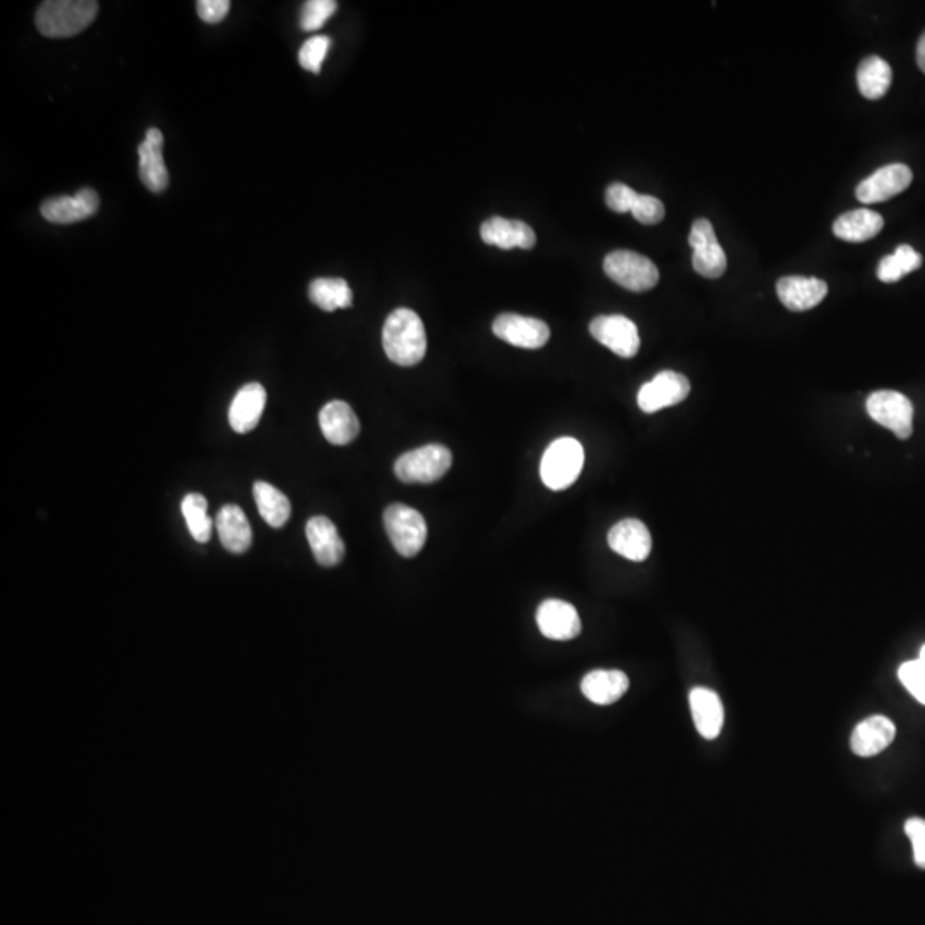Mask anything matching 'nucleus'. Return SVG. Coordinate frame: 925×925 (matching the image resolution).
<instances>
[{"label": "nucleus", "mask_w": 925, "mask_h": 925, "mask_svg": "<svg viewBox=\"0 0 925 925\" xmlns=\"http://www.w3.org/2000/svg\"><path fill=\"white\" fill-rule=\"evenodd\" d=\"M319 425L324 437L335 446H347L360 432V422L352 406L345 401H331L319 413Z\"/></svg>", "instance_id": "obj_20"}, {"label": "nucleus", "mask_w": 925, "mask_h": 925, "mask_svg": "<svg viewBox=\"0 0 925 925\" xmlns=\"http://www.w3.org/2000/svg\"><path fill=\"white\" fill-rule=\"evenodd\" d=\"M603 271L610 280L629 292H648L657 287L660 273L655 263L638 252L615 251L603 261Z\"/></svg>", "instance_id": "obj_5"}, {"label": "nucleus", "mask_w": 925, "mask_h": 925, "mask_svg": "<svg viewBox=\"0 0 925 925\" xmlns=\"http://www.w3.org/2000/svg\"><path fill=\"white\" fill-rule=\"evenodd\" d=\"M891 81H893V71L886 60L871 55L860 62L859 69H857V84H859L860 95L866 96L867 100L883 98L890 90Z\"/></svg>", "instance_id": "obj_26"}, {"label": "nucleus", "mask_w": 925, "mask_h": 925, "mask_svg": "<svg viewBox=\"0 0 925 925\" xmlns=\"http://www.w3.org/2000/svg\"><path fill=\"white\" fill-rule=\"evenodd\" d=\"M329 47H331V38L329 36H312L300 48V66L304 67L305 71L319 74L321 67H323L324 59L328 55Z\"/></svg>", "instance_id": "obj_33"}, {"label": "nucleus", "mask_w": 925, "mask_h": 925, "mask_svg": "<svg viewBox=\"0 0 925 925\" xmlns=\"http://www.w3.org/2000/svg\"><path fill=\"white\" fill-rule=\"evenodd\" d=\"M451 461L448 448L429 444L400 456L394 463V473L405 484H432L448 473Z\"/></svg>", "instance_id": "obj_4"}, {"label": "nucleus", "mask_w": 925, "mask_h": 925, "mask_svg": "<svg viewBox=\"0 0 925 925\" xmlns=\"http://www.w3.org/2000/svg\"><path fill=\"white\" fill-rule=\"evenodd\" d=\"M182 514L189 526L192 538L199 544H206L213 533V521L208 516V501L203 494H187L182 501Z\"/></svg>", "instance_id": "obj_30"}, {"label": "nucleus", "mask_w": 925, "mask_h": 925, "mask_svg": "<svg viewBox=\"0 0 925 925\" xmlns=\"http://www.w3.org/2000/svg\"><path fill=\"white\" fill-rule=\"evenodd\" d=\"M230 6L232 4L228 0H199L196 7L197 14L204 23L216 24L227 18Z\"/></svg>", "instance_id": "obj_38"}, {"label": "nucleus", "mask_w": 925, "mask_h": 925, "mask_svg": "<svg viewBox=\"0 0 925 925\" xmlns=\"http://www.w3.org/2000/svg\"><path fill=\"white\" fill-rule=\"evenodd\" d=\"M896 727L890 718L883 715L867 718L864 722L857 725V729L852 734L850 746L852 751L860 758H872L878 756L886 747L891 746L895 740Z\"/></svg>", "instance_id": "obj_21"}, {"label": "nucleus", "mask_w": 925, "mask_h": 925, "mask_svg": "<svg viewBox=\"0 0 925 925\" xmlns=\"http://www.w3.org/2000/svg\"><path fill=\"white\" fill-rule=\"evenodd\" d=\"M922 256L910 245H898L890 256L883 257L878 266V278L883 283H896L903 276L920 268Z\"/></svg>", "instance_id": "obj_29"}, {"label": "nucleus", "mask_w": 925, "mask_h": 925, "mask_svg": "<svg viewBox=\"0 0 925 925\" xmlns=\"http://www.w3.org/2000/svg\"><path fill=\"white\" fill-rule=\"evenodd\" d=\"M268 394L259 382H249L239 393L235 394L230 410L228 422L237 434H247L256 429L266 406Z\"/></svg>", "instance_id": "obj_16"}, {"label": "nucleus", "mask_w": 925, "mask_h": 925, "mask_svg": "<svg viewBox=\"0 0 925 925\" xmlns=\"http://www.w3.org/2000/svg\"><path fill=\"white\" fill-rule=\"evenodd\" d=\"M492 331L499 340L526 350L542 348L550 338L549 326L544 321L511 312L497 316L492 324Z\"/></svg>", "instance_id": "obj_10"}, {"label": "nucleus", "mask_w": 925, "mask_h": 925, "mask_svg": "<svg viewBox=\"0 0 925 925\" xmlns=\"http://www.w3.org/2000/svg\"><path fill=\"white\" fill-rule=\"evenodd\" d=\"M252 492H254L257 509L263 516V520L273 528L285 526L292 514V504L288 501V497L281 490L266 482H256Z\"/></svg>", "instance_id": "obj_27"}, {"label": "nucleus", "mask_w": 925, "mask_h": 925, "mask_svg": "<svg viewBox=\"0 0 925 925\" xmlns=\"http://www.w3.org/2000/svg\"><path fill=\"white\" fill-rule=\"evenodd\" d=\"M631 213L643 225H657L665 218V206L657 197L639 194Z\"/></svg>", "instance_id": "obj_35"}, {"label": "nucleus", "mask_w": 925, "mask_h": 925, "mask_svg": "<svg viewBox=\"0 0 925 925\" xmlns=\"http://www.w3.org/2000/svg\"><path fill=\"white\" fill-rule=\"evenodd\" d=\"M689 391L691 384L686 376L674 370H663L641 386L638 405L645 413H657L663 408L679 405L689 396Z\"/></svg>", "instance_id": "obj_9"}, {"label": "nucleus", "mask_w": 925, "mask_h": 925, "mask_svg": "<svg viewBox=\"0 0 925 925\" xmlns=\"http://www.w3.org/2000/svg\"><path fill=\"white\" fill-rule=\"evenodd\" d=\"M638 192L626 184H612L605 192V203L615 213H629L633 211L634 203L638 199Z\"/></svg>", "instance_id": "obj_36"}, {"label": "nucleus", "mask_w": 925, "mask_h": 925, "mask_svg": "<svg viewBox=\"0 0 925 925\" xmlns=\"http://www.w3.org/2000/svg\"><path fill=\"white\" fill-rule=\"evenodd\" d=\"M689 705L699 734L705 739H717L725 718L720 696L708 687H694L689 694Z\"/></svg>", "instance_id": "obj_22"}, {"label": "nucleus", "mask_w": 925, "mask_h": 925, "mask_svg": "<svg viewBox=\"0 0 925 925\" xmlns=\"http://www.w3.org/2000/svg\"><path fill=\"white\" fill-rule=\"evenodd\" d=\"M384 528L394 549L403 557H415L424 549L427 523L417 509L406 504H391L384 511Z\"/></svg>", "instance_id": "obj_6"}, {"label": "nucleus", "mask_w": 925, "mask_h": 925, "mask_svg": "<svg viewBox=\"0 0 925 925\" xmlns=\"http://www.w3.org/2000/svg\"><path fill=\"white\" fill-rule=\"evenodd\" d=\"M610 549L629 561L643 562L651 552L650 530L643 521L627 518L612 526L609 532Z\"/></svg>", "instance_id": "obj_18"}, {"label": "nucleus", "mask_w": 925, "mask_h": 925, "mask_svg": "<svg viewBox=\"0 0 925 925\" xmlns=\"http://www.w3.org/2000/svg\"><path fill=\"white\" fill-rule=\"evenodd\" d=\"M382 347L393 364L412 367L424 360L427 335L424 323L412 309H396L382 328Z\"/></svg>", "instance_id": "obj_1"}, {"label": "nucleus", "mask_w": 925, "mask_h": 925, "mask_svg": "<svg viewBox=\"0 0 925 925\" xmlns=\"http://www.w3.org/2000/svg\"><path fill=\"white\" fill-rule=\"evenodd\" d=\"M585 465V449L573 437L552 442L540 463V477L550 490H564L578 480Z\"/></svg>", "instance_id": "obj_3"}, {"label": "nucleus", "mask_w": 925, "mask_h": 925, "mask_svg": "<svg viewBox=\"0 0 925 925\" xmlns=\"http://www.w3.org/2000/svg\"><path fill=\"white\" fill-rule=\"evenodd\" d=\"M776 293L788 311H811L828 295V285L819 278L785 276L776 283Z\"/></svg>", "instance_id": "obj_14"}, {"label": "nucleus", "mask_w": 925, "mask_h": 925, "mask_svg": "<svg viewBox=\"0 0 925 925\" xmlns=\"http://www.w3.org/2000/svg\"><path fill=\"white\" fill-rule=\"evenodd\" d=\"M693 268L698 275L705 278H720L727 269V256L720 242L701 247L693 254Z\"/></svg>", "instance_id": "obj_31"}, {"label": "nucleus", "mask_w": 925, "mask_h": 925, "mask_svg": "<svg viewBox=\"0 0 925 925\" xmlns=\"http://www.w3.org/2000/svg\"><path fill=\"white\" fill-rule=\"evenodd\" d=\"M884 227L883 216L871 209H854L843 213L833 223V233L845 242H867L874 239Z\"/></svg>", "instance_id": "obj_25"}, {"label": "nucleus", "mask_w": 925, "mask_h": 925, "mask_svg": "<svg viewBox=\"0 0 925 925\" xmlns=\"http://www.w3.org/2000/svg\"><path fill=\"white\" fill-rule=\"evenodd\" d=\"M309 299L326 312L347 309L353 304L352 288L341 278H317L309 287Z\"/></svg>", "instance_id": "obj_28"}, {"label": "nucleus", "mask_w": 925, "mask_h": 925, "mask_svg": "<svg viewBox=\"0 0 925 925\" xmlns=\"http://www.w3.org/2000/svg\"><path fill=\"white\" fill-rule=\"evenodd\" d=\"M917 64H919L920 71L925 74V31L917 43Z\"/></svg>", "instance_id": "obj_40"}, {"label": "nucleus", "mask_w": 925, "mask_h": 925, "mask_svg": "<svg viewBox=\"0 0 925 925\" xmlns=\"http://www.w3.org/2000/svg\"><path fill=\"white\" fill-rule=\"evenodd\" d=\"M869 417L890 429L898 439H908L914 432V405L898 391H876L867 398Z\"/></svg>", "instance_id": "obj_7"}, {"label": "nucleus", "mask_w": 925, "mask_h": 925, "mask_svg": "<svg viewBox=\"0 0 925 925\" xmlns=\"http://www.w3.org/2000/svg\"><path fill=\"white\" fill-rule=\"evenodd\" d=\"M912 179H914V174L907 165L891 163V165H886V167L876 170L866 180H862L857 185L855 196H857L860 203H883V201H888L891 197L907 191L908 185L912 184Z\"/></svg>", "instance_id": "obj_11"}, {"label": "nucleus", "mask_w": 925, "mask_h": 925, "mask_svg": "<svg viewBox=\"0 0 925 925\" xmlns=\"http://www.w3.org/2000/svg\"><path fill=\"white\" fill-rule=\"evenodd\" d=\"M338 4L335 0H309L305 2L300 14V28L304 31H317L328 23L335 14Z\"/></svg>", "instance_id": "obj_32"}, {"label": "nucleus", "mask_w": 925, "mask_h": 925, "mask_svg": "<svg viewBox=\"0 0 925 925\" xmlns=\"http://www.w3.org/2000/svg\"><path fill=\"white\" fill-rule=\"evenodd\" d=\"M305 535L316 561L324 567L340 564L345 557V544L335 523L326 516H314L307 521Z\"/></svg>", "instance_id": "obj_15"}, {"label": "nucleus", "mask_w": 925, "mask_h": 925, "mask_svg": "<svg viewBox=\"0 0 925 925\" xmlns=\"http://www.w3.org/2000/svg\"><path fill=\"white\" fill-rule=\"evenodd\" d=\"M717 242V233H715V228L711 225V221L705 220V218L694 221L691 233H689V245L693 247L694 251H698V249L706 247V245L717 244Z\"/></svg>", "instance_id": "obj_39"}, {"label": "nucleus", "mask_w": 925, "mask_h": 925, "mask_svg": "<svg viewBox=\"0 0 925 925\" xmlns=\"http://www.w3.org/2000/svg\"><path fill=\"white\" fill-rule=\"evenodd\" d=\"M919 660H920V662L924 663V665H925V645L922 646V650H920V657H919Z\"/></svg>", "instance_id": "obj_41"}, {"label": "nucleus", "mask_w": 925, "mask_h": 925, "mask_svg": "<svg viewBox=\"0 0 925 925\" xmlns=\"http://www.w3.org/2000/svg\"><path fill=\"white\" fill-rule=\"evenodd\" d=\"M898 677L903 686L907 687L908 693L912 694L920 705L925 706V665L917 660L903 663L898 670Z\"/></svg>", "instance_id": "obj_34"}, {"label": "nucleus", "mask_w": 925, "mask_h": 925, "mask_svg": "<svg viewBox=\"0 0 925 925\" xmlns=\"http://www.w3.org/2000/svg\"><path fill=\"white\" fill-rule=\"evenodd\" d=\"M590 333L598 343L622 359H633L641 347L636 324L621 314L595 317L590 323Z\"/></svg>", "instance_id": "obj_8"}, {"label": "nucleus", "mask_w": 925, "mask_h": 925, "mask_svg": "<svg viewBox=\"0 0 925 925\" xmlns=\"http://www.w3.org/2000/svg\"><path fill=\"white\" fill-rule=\"evenodd\" d=\"M100 208V197L93 189H81L74 196L50 197L42 204V216L50 223L71 225L95 215Z\"/></svg>", "instance_id": "obj_12"}, {"label": "nucleus", "mask_w": 925, "mask_h": 925, "mask_svg": "<svg viewBox=\"0 0 925 925\" xmlns=\"http://www.w3.org/2000/svg\"><path fill=\"white\" fill-rule=\"evenodd\" d=\"M629 689V677L621 670H593L581 681V693L591 703L609 706L617 703Z\"/></svg>", "instance_id": "obj_23"}, {"label": "nucleus", "mask_w": 925, "mask_h": 925, "mask_svg": "<svg viewBox=\"0 0 925 925\" xmlns=\"http://www.w3.org/2000/svg\"><path fill=\"white\" fill-rule=\"evenodd\" d=\"M95 0H48L36 11V28L48 38H69L86 30L98 14Z\"/></svg>", "instance_id": "obj_2"}, {"label": "nucleus", "mask_w": 925, "mask_h": 925, "mask_svg": "<svg viewBox=\"0 0 925 925\" xmlns=\"http://www.w3.org/2000/svg\"><path fill=\"white\" fill-rule=\"evenodd\" d=\"M905 833L914 848L915 866L925 869V819H908L905 823Z\"/></svg>", "instance_id": "obj_37"}, {"label": "nucleus", "mask_w": 925, "mask_h": 925, "mask_svg": "<svg viewBox=\"0 0 925 925\" xmlns=\"http://www.w3.org/2000/svg\"><path fill=\"white\" fill-rule=\"evenodd\" d=\"M216 530L220 535L221 545L233 554H244L252 545L251 523L247 520L244 511L227 504L216 514Z\"/></svg>", "instance_id": "obj_24"}, {"label": "nucleus", "mask_w": 925, "mask_h": 925, "mask_svg": "<svg viewBox=\"0 0 925 925\" xmlns=\"http://www.w3.org/2000/svg\"><path fill=\"white\" fill-rule=\"evenodd\" d=\"M480 235L485 244L497 245L501 249H532L537 244V235L533 228L521 220H508L501 216H494L484 221L480 228Z\"/></svg>", "instance_id": "obj_19"}, {"label": "nucleus", "mask_w": 925, "mask_h": 925, "mask_svg": "<svg viewBox=\"0 0 925 925\" xmlns=\"http://www.w3.org/2000/svg\"><path fill=\"white\" fill-rule=\"evenodd\" d=\"M139 175L151 192H163L168 187V170L163 160V134L151 127L139 144Z\"/></svg>", "instance_id": "obj_17"}, {"label": "nucleus", "mask_w": 925, "mask_h": 925, "mask_svg": "<svg viewBox=\"0 0 925 925\" xmlns=\"http://www.w3.org/2000/svg\"><path fill=\"white\" fill-rule=\"evenodd\" d=\"M537 624L545 638L569 641L581 633L578 610L571 603L557 598L545 600L537 610Z\"/></svg>", "instance_id": "obj_13"}]
</instances>
